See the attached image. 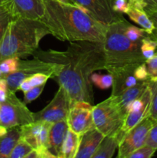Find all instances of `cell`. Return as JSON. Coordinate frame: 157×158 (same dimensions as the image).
<instances>
[{
    "label": "cell",
    "instance_id": "cell-1",
    "mask_svg": "<svg viewBox=\"0 0 157 158\" xmlns=\"http://www.w3.org/2000/svg\"><path fill=\"white\" fill-rule=\"evenodd\" d=\"M89 41L71 42L65 51H35V58L58 64L54 79L68 94L71 105L76 101H94L90 76L106 69L103 44Z\"/></svg>",
    "mask_w": 157,
    "mask_h": 158
},
{
    "label": "cell",
    "instance_id": "cell-2",
    "mask_svg": "<svg viewBox=\"0 0 157 158\" xmlns=\"http://www.w3.org/2000/svg\"><path fill=\"white\" fill-rule=\"evenodd\" d=\"M45 15L41 21L49 34L61 41L104 42L108 26L86 13L78 5L66 4L58 0H43Z\"/></svg>",
    "mask_w": 157,
    "mask_h": 158
},
{
    "label": "cell",
    "instance_id": "cell-3",
    "mask_svg": "<svg viewBox=\"0 0 157 158\" xmlns=\"http://www.w3.org/2000/svg\"><path fill=\"white\" fill-rule=\"evenodd\" d=\"M126 19L109 25L103 42L106 70L110 74L125 69H135L146 62L141 52V42H132L125 34Z\"/></svg>",
    "mask_w": 157,
    "mask_h": 158
},
{
    "label": "cell",
    "instance_id": "cell-4",
    "mask_svg": "<svg viewBox=\"0 0 157 158\" xmlns=\"http://www.w3.org/2000/svg\"><path fill=\"white\" fill-rule=\"evenodd\" d=\"M47 34L49 29L41 20L17 17L9 23L0 40V62L9 57L32 55Z\"/></svg>",
    "mask_w": 157,
    "mask_h": 158
},
{
    "label": "cell",
    "instance_id": "cell-5",
    "mask_svg": "<svg viewBox=\"0 0 157 158\" xmlns=\"http://www.w3.org/2000/svg\"><path fill=\"white\" fill-rule=\"evenodd\" d=\"M124 118L125 116L122 114L111 96L92 107L94 127L104 136L116 134L121 127Z\"/></svg>",
    "mask_w": 157,
    "mask_h": 158
},
{
    "label": "cell",
    "instance_id": "cell-6",
    "mask_svg": "<svg viewBox=\"0 0 157 158\" xmlns=\"http://www.w3.org/2000/svg\"><path fill=\"white\" fill-rule=\"evenodd\" d=\"M57 69V63H49L35 57L33 60H20L18 69L15 72L3 76L2 77L7 81L9 92L16 93V91L19 90L20 84L25 79L38 73L47 74L50 78L54 79L56 75Z\"/></svg>",
    "mask_w": 157,
    "mask_h": 158
},
{
    "label": "cell",
    "instance_id": "cell-7",
    "mask_svg": "<svg viewBox=\"0 0 157 158\" xmlns=\"http://www.w3.org/2000/svg\"><path fill=\"white\" fill-rule=\"evenodd\" d=\"M34 121V113L28 109L24 102L17 98L15 93L9 92L6 101L0 103V124L10 129Z\"/></svg>",
    "mask_w": 157,
    "mask_h": 158
},
{
    "label": "cell",
    "instance_id": "cell-8",
    "mask_svg": "<svg viewBox=\"0 0 157 158\" xmlns=\"http://www.w3.org/2000/svg\"><path fill=\"white\" fill-rule=\"evenodd\" d=\"M154 123L147 117L128 131L119 143L117 157L128 158L132 153L146 144L148 134Z\"/></svg>",
    "mask_w": 157,
    "mask_h": 158
},
{
    "label": "cell",
    "instance_id": "cell-9",
    "mask_svg": "<svg viewBox=\"0 0 157 158\" xmlns=\"http://www.w3.org/2000/svg\"><path fill=\"white\" fill-rule=\"evenodd\" d=\"M71 106L69 97L62 86H59L55 96L49 104L42 110L34 113L35 121L49 122L53 123L66 120Z\"/></svg>",
    "mask_w": 157,
    "mask_h": 158
},
{
    "label": "cell",
    "instance_id": "cell-10",
    "mask_svg": "<svg viewBox=\"0 0 157 158\" xmlns=\"http://www.w3.org/2000/svg\"><path fill=\"white\" fill-rule=\"evenodd\" d=\"M92 107V103L86 101H76L72 103L66 118L69 129L82 135L94 127Z\"/></svg>",
    "mask_w": 157,
    "mask_h": 158
},
{
    "label": "cell",
    "instance_id": "cell-11",
    "mask_svg": "<svg viewBox=\"0 0 157 158\" xmlns=\"http://www.w3.org/2000/svg\"><path fill=\"white\" fill-rule=\"evenodd\" d=\"M77 5L86 8L90 15L107 26L125 19L123 14L115 12V0H75Z\"/></svg>",
    "mask_w": 157,
    "mask_h": 158
},
{
    "label": "cell",
    "instance_id": "cell-12",
    "mask_svg": "<svg viewBox=\"0 0 157 158\" xmlns=\"http://www.w3.org/2000/svg\"><path fill=\"white\" fill-rule=\"evenodd\" d=\"M105 136L92 127L80 135L79 144L75 158H92Z\"/></svg>",
    "mask_w": 157,
    "mask_h": 158
},
{
    "label": "cell",
    "instance_id": "cell-13",
    "mask_svg": "<svg viewBox=\"0 0 157 158\" xmlns=\"http://www.w3.org/2000/svg\"><path fill=\"white\" fill-rule=\"evenodd\" d=\"M15 14L18 17L41 20L45 15L43 0H12Z\"/></svg>",
    "mask_w": 157,
    "mask_h": 158
},
{
    "label": "cell",
    "instance_id": "cell-14",
    "mask_svg": "<svg viewBox=\"0 0 157 158\" xmlns=\"http://www.w3.org/2000/svg\"><path fill=\"white\" fill-rule=\"evenodd\" d=\"M149 80H146V81H139L136 85L126 89L119 95H111L115 104L117 105L119 109L120 110L122 114L125 117L127 114V109L129 105L135 99L139 98L143 95V94L149 86Z\"/></svg>",
    "mask_w": 157,
    "mask_h": 158
},
{
    "label": "cell",
    "instance_id": "cell-15",
    "mask_svg": "<svg viewBox=\"0 0 157 158\" xmlns=\"http://www.w3.org/2000/svg\"><path fill=\"white\" fill-rule=\"evenodd\" d=\"M69 130L67 120H62L52 123L49 130L48 150L56 157L60 158L62 143Z\"/></svg>",
    "mask_w": 157,
    "mask_h": 158
},
{
    "label": "cell",
    "instance_id": "cell-16",
    "mask_svg": "<svg viewBox=\"0 0 157 158\" xmlns=\"http://www.w3.org/2000/svg\"><path fill=\"white\" fill-rule=\"evenodd\" d=\"M134 69H125L112 74L113 77V84L111 95L117 96L126 89L135 86L139 83L133 75Z\"/></svg>",
    "mask_w": 157,
    "mask_h": 158
},
{
    "label": "cell",
    "instance_id": "cell-17",
    "mask_svg": "<svg viewBox=\"0 0 157 158\" xmlns=\"http://www.w3.org/2000/svg\"><path fill=\"white\" fill-rule=\"evenodd\" d=\"M21 137L20 127H12L0 137V158H9L11 152Z\"/></svg>",
    "mask_w": 157,
    "mask_h": 158
},
{
    "label": "cell",
    "instance_id": "cell-18",
    "mask_svg": "<svg viewBox=\"0 0 157 158\" xmlns=\"http://www.w3.org/2000/svg\"><path fill=\"white\" fill-rule=\"evenodd\" d=\"M119 140L115 134L105 136L92 158H111L118 148Z\"/></svg>",
    "mask_w": 157,
    "mask_h": 158
},
{
    "label": "cell",
    "instance_id": "cell-19",
    "mask_svg": "<svg viewBox=\"0 0 157 158\" xmlns=\"http://www.w3.org/2000/svg\"><path fill=\"white\" fill-rule=\"evenodd\" d=\"M126 14L132 21L139 25L142 29H144L148 35H153L155 32V26L146 11L137 9V8L129 7V11Z\"/></svg>",
    "mask_w": 157,
    "mask_h": 158
},
{
    "label": "cell",
    "instance_id": "cell-20",
    "mask_svg": "<svg viewBox=\"0 0 157 158\" xmlns=\"http://www.w3.org/2000/svg\"><path fill=\"white\" fill-rule=\"evenodd\" d=\"M79 140L80 135L69 128L62 146L60 158H75Z\"/></svg>",
    "mask_w": 157,
    "mask_h": 158
},
{
    "label": "cell",
    "instance_id": "cell-21",
    "mask_svg": "<svg viewBox=\"0 0 157 158\" xmlns=\"http://www.w3.org/2000/svg\"><path fill=\"white\" fill-rule=\"evenodd\" d=\"M17 17L12 0H4L0 3V40L9 23Z\"/></svg>",
    "mask_w": 157,
    "mask_h": 158
},
{
    "label": "cell",
    "instance_id": "cell-22",
    "mask_svg": "<svg viewBox=\"0 0 157 158\" xmlns=\"http://www.w3.org/2000/svg\"><path fill=\"white\" fill-rule=\"evenodd\" d=\"M44 125L43 121H34L20 127L21 138L24 139L35 149L37 148V138Z\"/></svg>",
    "mask_w": 157,
    "mask_h": 158
},
{
    "label": "cell",
    "instance_id": "cell-23",
    "mask_svg": "<svg viewBox=\"0 0 157 158\" xmlns=\"http://www.w3.org/2000/svg\"><path fill=\"white\" fill-rule=\"evenodd\" d=\"M157 49V39L153 35H147L141 41V52L146 60L152 58Z\"/></svg>",
    "mask_w": 157,
    "mask_h": 158
},
{
    "label": "cell",
    "instance_id": "cell-24",
    "mask_svg": "<svg viewBox=\"0 0 157 158\" xmlns=\"http://www.w3.org/2000/svg\"><path fill=\"white\" fill-rule=\"evenodd\" d=\"M91 83L100 89L106 90L112 87L113 84V77L112 74H100L92 73L90 76Z\"/></svg>",
    "mask_w": 157,
    "mask_h": 158
},
{
    "label": "cell",
    "instance_id": "cell-25",
    "mask_svg": "<svg viewBox=\"0 0 157 158\" xmlns=\"http://www.w3.org/2000/svg\"><path fill=\"white\" fill-rule=\"evenodd\" d=\"M32 150L33 148L26 140L20 137L11 152L9 158H26Z\"/></svg>",
    "mask_w": 157,
    "mask_h": 158
},
{
    "label": "cell",
    "instance_id": "cell-26",
    "mask_svg": "<svg viewBox=\"0 0 157 158\" xmlns=\"http://www.w3.org/2000/svg\"><path fill=\"white\" fill-rule=\"evenodd\" d=\"M125 34L128 39L132 42H141L142 40L148 35L144 29L131 25L129 22L125 28Z\"/></svg>",
    "mask_w": 157,
    "mask_h": 158
},
{
    "label": "cell",
    "instance_id": "cell-27",
    "mask_svg": "<svg viewBox=\"0 0 157 158\" xmlns=\"http://www.w3.org/2000/svg\"><path fill=\"white\" fill-rule=\"evenodd\" d=\"M20 58L18 56L9 57L0 62V70L3 76L15 72L18 69Z\"/></svg>",
    "mask_w": 157,
    "mask_h": 158
},
{
    "label": "cell",
    "instance_id": "cell-28",
    "mask_svg": "<svg viewBox=\"0 0 157 158\" xmlns=\"http://www.w3.org/2000/svg\"><path fill=\"white\" fill-rule=\"evenodd\" d=\"M149 86L152 91V100H151L149 117L155 122L157 121V80L152 81L149 80Z\"/></svg>",
    "mask_w": 157,
    "mask_h": 158
},
{
    "label": "cell",
    "instance_id": "cell-29",
    "mask_svg": "<svg viewBox=\"0 0 157 158\" xmlns=\"http://www.w3.org/2000/svg\"><path fill=\"white\" fill-rule=\"evenodd\" d=\"M156 150L145 144L130 154L128 158H150L153 156Z\"/></svg>",
    "mask_w": 157,
    "mask_h": 158
},
{
    "label": "cell",
    "instance_id": "cell-30",
    "mask_svg": "<svg viewBox=\"0 0 157 158\" xmlns=\"http://www.w3.org/2000/svg\"><path fill=\"white\" fill-rule=\"evenodd\" d=\"M45 85L46 84L34 86V87H32L29 90L23 93L24 94V103L27 104V103H30L33 100H36L39 97L40 94L42 93L43 89L45 88Z\"/></svg>",
    "mask_w": 157,
    "mask_h": 158
},
{
    "label": "cell",
    "instance_id": "cell-31",
    "mask_svg": "<svg viewBox=\"0 0 157 158\" xmlns=\"http://www.w3.org/2000/svg\"><path fill=\"white\" fill-rule=\"evenodd\" d=\"M145 63L149 74V80L152 81L157 80V52L155 53L152 58L146 60Z\"/></svg>",
    "mask_w": 157,
    "mask_h": 158
},
{
    "label": "cell",
    "instance_id": "cell-32",
    "mask_svg": "<svg viewBox=\"0 0 157 158\" xmlns=\"http://www.w3.org/2000/svg\"><path fill=\"white\" fill-rule=\"evenodd\" d=\"M50 78L49 75L45 73H38L33 74V75L30 76L29 77L26 78L29 81V84L31 85L32 87L34 86H40V85L46 84L47 80Z\"/></svg>",
    "mask_w": 157,
    "mask_h": 158
},
{
    "label": "cell",
    "instance_id": "cell-33",
    "mask_svg": "<svg viewBox=\"0 0 157 158\" xmlns=\"http://www.w3.org/2000/svg\"><path fill=\"white\" fill-rule=\"evenodd\" d=\"M133 75L138 81H146V80H149V74H148L147 69H146V63H143L142 64L139 65L134 69Z\"/></svg>",
    "mask_w": 157,
    "mask_h": 158
},
{
    "label": "cell",
    "instance_id": "cell-34",
    "mask_svg": "<svg viewBox=\"0 0 157 158\" xmlns=\"http://www.w3.org/2000/svg\"><path fill=\"white\" fill-rule=\"evenodd\" d=\"M146 144L157 150V121L154 123L153 126L149 131L147 139H146Z\"/></svg>",
    "mask_w": 157,
    "mask_h": 158
},
{
    "label": "cell",
    "instance_id": "cell-35",
    "mask_svg": "<svg viewBox=\"0 0 157 158\" xmlns=\"http://www.w3.org/2000/svg\"><path fill=\"white\" fill-rule=\"evenodd\" d=\"M113 9L118 13L126 14L129 9V2L128 0H115Z\"/></svg>",
    "mask_w": 157,
    "mask_h": 158
},
{
    "label": "cell",
    "instance_id": "cell-36",
    "mask_svg": "<svg viewBox=\"0 0 157 158\" xmlns=\"http://www.w3.org/2000/svg\"><path fill=\"white\" fill-rule=\"evenodd\" d=\"M9 87L7 81L4 77L0 78V103L5 102L9 95Z\"/></svg>",
    "mask_w": 157,
    "mask_h": 158
},
{
    "label": "cell",
    "instance_id": "cell-37",
    "mask_svg": "<svg viewBox=\"0 0 157 158\" xmlns=\"http://www.w3.org/2000/svg\"><path fill=\"white\" fill-rule=\"evenodd\" d=\"M147 15H149L150 19L152 20V23H153L154 26H155V32L152 35H154L157 39V7L148 12Z\"/></svg>",
    "mask_w": 157,
    "mask_h": 158
},
{
    "label": "cell",
    "instance_id": "cell-38",
    "mask_svg": "<svg viewBox=\"0 0 157 158\" xmlns=\"http://www.w3.org/2000/svg\"><path fill=\"white\" fill-rule=\"evenodd\" d=\"M143 1H144L148 5V9L146 12V13L157 7V0H143Z\"/></svg>",
    "mask_w": 157,
    "mask_h": 158
},
{
    "label": "cell",
    "instance_id": "cell-39",
    "mask_svg": "<svg viewBox=\"0 0 157 158\" xmlns=\"http://www.w3.org/2000/svg\"><path fill=\"white\" fill-rule=\"evenodd\" d=\"M8 130L9 129H7L6 127H4V126H2V125L0 124V137H2V136H4L5 134L8 132Z\"/></svg>",
    "mask_w": 157,
    "mask_h": 158
},
{
    "label": "cell",
    "instance_id": "cell-40",
    "mask_svg": "<svg viewBox=\"0 0 157 158\" xmlns=\"http://www.w3.org/2000/svg\"><path fill=\"white\" fill-rule=\"evenodd\" d=\"M59 2L63 3H66V4H69L72 5V6H77V4L75 3V0H58Z\"/></svg>",
    "mask_w": 157,
    "mask_h": 158
},
{
    "label": "cell",
    "instance_id": "cell-41",
    "mask_svg": "<svg viewBox=\"0 0 157 158\" xmlns=\"http://www.w3.org/2000/svg\"><path fill=\"white\" fill-rule=\"evenodd\" d=\"M2 77H3V74H2V73L1 72V70H0V78H2Z\"/></svg>",
    "mask_w": 157,
    "mask_h": 158
},
{
    "label": "cell",
    "instance_id": "cell-42",
    "mask_svg": "<svg viewBox=\"0 0 157 158\" xmlns=\"http://www.w3.org/2000/svg\"><path fill=\"white\" fill-rule=\"evenodd\" d=\"M3 1H4V0H0V3H2V2Z\"/></svg>",
    "mask_w": 157,
    "mask_h": 158
}]
</instances>
